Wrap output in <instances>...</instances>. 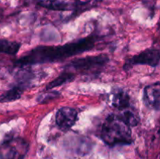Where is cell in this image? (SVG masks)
Listing matches in <instances>:
<instances>
[{"mask_svg":"<svg viewBox=\"0 0 160 159\" xmlns=\"http://www.w3.org/2000/svg\"><path fill=\"white\" fill-rule=\"evenodd\" d=\"M95 36L91 35L63 45L37 47L17 59L16 65L24 67L34 64L62 61L75 55L90 51L95 47Z\"/></svg>","mask_w":160,"mask_h":159,"instance_id":"6da1fadb","label":"cell"},{"mask_svg":"<svg viewBox=\"0 0 160 159\" xmlns=\"http://www.w3.org/2000/svg\"><path fill=\"white\" fill-rule=\"evenodd\" d=\"M131 126L119 115L111 114L105 120L102 127L101 137L110 147L130 144L132 142Z\"/></svg>","mask_w":160,"mask_h":159,"instance_id":"7a4b0ae2","label":"cell"},{"mask_svg":"<svg viewBox=\"0 0 160 159\" xmlns=\"http://www.w3.org/2000/svg\"><path fill=\"white\" fill-rule=\"evenodd\" d=\"M29 149L26 140L20 137H12L0 145V159H23Z\"/></svg>","mask_w":160,"mask_h":159,"instance_id":"3957f363","label":"cell"},{"mask_svg":"<svg viewBox=\"0 0 160 159\" xmlns=\"http://www.w3.org/2000/svg\"><path fill=\"white\" fill-rule=\"evenodd\" d=\"M108 62L109 58L104 54L95 56H88L72 60V62L66 65V69L74 70L79 73H86L93 70H98L99 68H102Z\"/></svg>","mask_w":160,"mask_h":159,"instance_id":"277c9868","label":"cell"},{"mask_svg":"<svg viewBox=\"0 0 160 159\" xmlns=\"http://www.w3.org/2000/svg\"><path fill=\"white\" fill-rule=\"evenodd\" d=\"M160 62V49L148 48L138 55L130 58L126 61L123 69L128 70L136 65H148L156 67Z\"/></svg>","mask_w":160,"mask_h":159,"instance_id":"5b68a950","label":"cell"},{"mask_svg":"<svg viewBox=\"0 0 160 159\" xmlns=\"http://www.w3.org/2000/svg\"><path fill=\"white\" fill-rule=\"evenodd\" d=\"M78 119V112L70 107H62L57 111L56 115V123L62 130H68L74 126Z\"/></svg>","mask_w":160,"mask_h":159,"instance_id":"8992f818","label":"cell"},{"mask_svg":"<svg viewBox=\"0 0 160 159\" xmlns=\"http://www.w3.org/2000/svg\"><path fill=\"white\" fill-rule=\"evenodd\" d=\"M36 2L40 6L58 11L73 10L80 4V0H36Z\"/></svg>","mask_w":160,"mask_h":159,"instance_id":"52a82bcc","label":"cell"},{"mask_svg":"<svg viewBox=\"0 0 160 159\" xmlns=\"http://www.w3.org/2000/svg\"><path fill=\"white\" fill-rule=\"evenodd\" d=\"M144 101L148 107L160 110V83L150 84L144 89Z\"/></svg>","mask_w":160,"mask_h":159,"instance_id":"ba28073f","label":"cell"},{"mask_svg":"<svg viewBox=\"0 0 160 159\" xmlns=\"http://www.w3.org/2000/svg\"><path fill=\"white\" fill-rule=\"evenodd\" d=\"M111 104L112 107L123 111L131 107V98L127 92L123 90H117L111 94Z\"/></svg>","mask_w":160,"mask_h":159,"instance_id":"9c48e42d","label":"cell"},{"mask_svg":"<svg viewBox=\"0 0 160 159\" xmlns=\"http://www.w3.org/2000/svg\"><path fill=\"white\" fill-rule=\"evenodd\" d=\"M24 89L20 85L15 86L0 96V102H10L19 99Z\"/></svg>","mask_w":160,"mask_h":159,"instance_id":"30bf717a","label":"cell"},{"mask_svg":"<svg viewBox=\"0 0 160 159\" xmlns=\"http://www.w3.org/2000/svg\"><path fill=\"white\" fill-rule=\"evenodd\" d=\"M74 77L75 75L73 73L64 72V73H62V74L59 75L57 78H56L54 80L51 81V82L47 85L46 90H51V89L54 88V87L63 85V84H67V83H69L70 82V81L73 80Z\"/></svg>","mask_w":160,"mask_h":159,"instance_id":"8fae6325","label":"cell"},{"mask_svg":"<svg viewBox=\"0 0 160 159\" xmlns=\"http://www.w3.org/2000/svg\"><path fill=\"white\" fill-rule=\"evenodd\" d=\"M20 45L16 41L0 39V53L15 55L20 49Z\"/></svg>","mask_w":160,"mask_h":159,"instance_id":"7c38bea8","label":"cell"},{"mask_svg":"<svg viewBox=\"0 0 160 159\" xmlns=\"http://www.w3.org/2000/svg\"><path fill=\"white\" fill-rule=\"evenodd\" d=\"M129 108L125 109L123 111H120V114H119L120 117L129 125L130 126H135L138 124L139 117L134 111L130 110Z\"/></svg>","mask_w":160,"mask_h":159,"instance_id":"4fadbf2b","label":"cell"},{"mask_svg":"<svg viewBox=\"0 0 160 159\" xmlns=\"http://www.w3.org/2000/svg\"><path fill=\"white\" fill-rule=\"evenodd\" d=\"M56 94H57V93L56 92H49V93H47V94H42V95H41L40 97L38 98V100L40 102H44L45 101V99H48V98H55L56 97Z\"/></svg>","mask_w":160,"mask_h":159,"instance_id":"5bb4252c","label":"cell"},{"mask_svg":"<svg viewBox=\"0 0 160 159\" xmlns=\"http://www.w3.org/2000/svg\"><path fill=\"white\" fill-rule=\"evenodd\" d=\"M0 13H1V11H0Z\"/></svg>","mask_w":160,"mask_h":159,"instance_id":"9a60e30c","label":"cell"}]
</instances>
